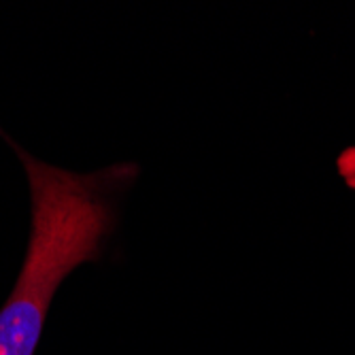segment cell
<instances>
[{
  "label": "cell",
  "instance_id": "6da1fadb",
  "mask_svg": "<svg viewBox=\"0 0 355 355\" xmlns=\"http://www.w3.org/2000/svg\"><path fill=\"white\" fill-rule=\"evenodd\" d=\"M26 171L30 236L9 296L0 304V355H37L64 279L101 262L117 230V202L139 179L137 162L75 173L28 153L0 128Z\"/></svg>",
  "mask_w": 355,
  "mask_h": 355
},
{
  "label": "cell",
  "instance_id": "7a4b0ae2",
  "mask_svg": "<svg viewBox=\"0 0 355 355\" xmlns=\"http://www.w3.org/2000/svg\"><path fill=\"white\" fill-rule=\"evenodd\" d=\"M336 171L347 187L355 189V145L343 149L336 157Z\"/></svg>",
  "mask_w": 355,
  "mask_h": 355
}]
</instances>
